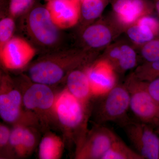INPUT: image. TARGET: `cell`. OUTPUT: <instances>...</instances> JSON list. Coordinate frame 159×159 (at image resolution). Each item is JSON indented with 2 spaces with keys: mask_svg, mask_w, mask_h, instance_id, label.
<instances>
[{
  "mask_svg": "<svg viewBox=\"0 0 159 159\" xmlns=\"http://www.w3.org/2000/svg\"><path fill=\"white\" fill-rule=\"evenodd\" d=\"M64 142L53 133L46 132L39 143V157L41 159H59L62 157Z\"/></svg>",
  "mask_w": 159,
  "mask_h": 159,
  "instance_id": "17",
  "label": "cell"
},
{
  "mask_svg": "<svg viewBox=\"0 0 159 159\" xmlns=\"http://www.w3.org/2000/svg\"><path fill=\"white\" fill-rule=\"evenodd\" d=\"M15 22L10 17L2 19L0 21V49L12 38L15 29Z\"/></svg>",
  "mask_w": 159,
  "mask_h": 159,
  "instance_id": "26",
  "label": "cell"
},
{
  "mask_svg": "<svg viewBox=\"0 0 159 159\" xmlns=\"http://www.w3.org/2000/svg\"><path fill=\"white\" fill-rule=\"evenodd\" d=\"M132 74L135 77L143 81H152L159 77V61L143 62L138 66Z\"/></svg>",
  "mask_w": 159,
  "mask_h": 159,
  "instance_id": "23",
  "label": "cell"
},
{
  "mask_svg": "<svg viewBox=\"0 0 159 159\" xmlns=\"http://www.w3.org/2000/svg\"><path fill=\"white\" fill-rule=\"evenodd\" d=\"M35 53V49L25 40L13 37L0 49L1 63L7 70H21L29 64Z\"/></svg>",
  "mask_w": 159,
  "mask_h": 159,
  "instance_id": "11",
  "label": "cell"
},
{
  "mask_svg": "<svg viewBox=\"0 0 159 159\" xmlns=\"http://www.w3.org/2000/svg\"><path fill=\"white\" fill-rule=\"evenodd\" d=\"M85 68L76 69L70 73L66 79V89L80 101L89 104L94 97Z\"/></svg>",
  "mask_w": 159,
  "mask_h": 159,
  "instance_id": "16",
  "label": "cell"
},
{
  "mask_svg": "<svg viewBox=\"0 0 159 159\" xmlns=\"http://www.w3.org/2000/svg\"><path fill=\"white\" fill-rule=\"evenodd\" d=\"M156 9L159 15V0L156 3Z\"/></svg>",
  "mask_w": 159,
  "mask_h": 159,
  "instance_id": "31",
  "label": "cell"
},
{
  "mask_svg": "<svg viewBox=\"0 0 159 159\" xmlns=\"http://www.w3.org/2000/svg\"><path fill=\"white\" fill-rule=\"evenodd\" d=\"M84 1V0H80V2H83Z\"/></svg>",
  "mask_w": 159,
  "mask_h": 159,
  "instance_id": "34",
  "label": "cell"
},
{
  "mask_svg": "<svg viewBox=\"0 0 159 159\" xmlns=\"http://www.w3.org/2000/svg\"><path fill=\"white\" fill-rule=\"evenodd\" d=\"M10 137V149L12 158L18 157L25 128L28 125H35L32 122L24 121L12 125Z\"/></svg>",
  "mask_w": 159,
  "mask_h": 159,
  "instance_id": "21",
  "label": "cell"
},
{
  "mask_svg": "<svg viewBox=\"0 0 159 159\" xmlns=\"http://www.w3.org/2000/svg\"><path fill=\"white\" fill-rule=\"evenodd\" d=\"M102 159H144L119 138L111 145Z\"/></svg>",
  "mask_w": 159,
  "mask_h": 159,
  "instance_id": "18",
  "label": "cell"
},
{
  "mask_svg": "<svg viewBox=\"0 0 159 159\" xmlns=\"http://www.w3.org/2000/svg\"><path fill=\"white\" fill-rule=\"evenodd\" d=\"M140 48V54L144 62L159 61V39H154Z\"/></svg>",
  "mask_w": 159,
  "mask_h": 159,
  "instance_id": "24",
  "label": "cell"
},
{
  "mask_svg": "<svg viewBox=\"0 0 159 159\" xmlns=\"http://www.w3.org/2000/svg\"><path fill=\"white\" fill-rule=\"evenodd\" d=\"M90 104L80 101L66 88L56 95L54 107L55 120L65 134L74 142L76 148L89 131Z\"/></svg>",
  "mask_w": 159,
  "mask_h": 159,
  "instance_id": "2",
  "label": "cell"
},
{
  "mask_svg": "<svg viewBox=\"0 0 159 159\" xmlns=\"http://www.w3.org/2000/svg\"><path fill=\"white\" fill-rule=\"evenodd\" d=\"M107 0H84L81 2V16L86 21L96 19L102 14Z\"/></svg>",
  "mask_w": 159,
  "mask_h": 159,
  "instance_id": "20",
  "label": "cell"
},
{
  "mask_svg": "<svg viewBox=\"0 0 159 159\" xmlns=\"http://www.w3.org/2000/svg\"><path fill=\"white\" fill-rule=\"evenodd\" d=\"M0 116L12 125L24 121L38 123L34 115L24 108L20 89L7 75L1 76L0 80Z\"/></svg>",
  "mask_w": 159,
  "mask_h": 159,
  "instance_id": "4",
  "label": "cell"
},
{
  "mask_svg": "<svg viewBox=\"0 0 159 159\" xmlns=\"http://www.w3.org/2000/svg\"><path fill=\"white\" fill-rule=\"evenodd\" d=\"M135 24L152 32L155 36L159 34V21L150 15L140 18Z\"/></svg>",
  "mask_w": 159,
  "mask_h": 159,
  "instance_id": "28",
  "label": "cell"
},
{
  "mask_svg": "<svg viewBox=\"0 0 159 159\" xmlns=\"http://www.w3.org/2000/svg\"><path fill=\"white\" fill-rule=\"evenodd\" d=\"M122 126L131 144L143 158L159 159V137L152 125L129 120Z\"/></svg>",
  "mask_w": 159,
  "mask_h": 159,
  "instance_id": "8",
  "label": "cell"
},
{
  "mask_svg": "<svg viewBox=\"0 0 159 159\" xmlns=\"http://www.w3.org/2000/svg\"><path fill=\"white\" fill-rule=\"evenodd\" d=\"M28 79V84L23 86L24 87H19L22 93L24 108L34 115L41 130L48 131L55 120L54 107L56 95L50 86Z\"/></svg>",
  "mask_w": 159,
  "mask_h": 159,
  "instance_id": "3",
  "label": "cell"
},
{
  "mask_svg": "<svg viewBox=\"0 0 159 159\" xmlns=\"http://www.w3.org/2000/svg\"><path fill=\"white\" fill-rule=\"evenodd\" d=\"M94 97L107 93L117 85V74L110 64L100 58L85 68Z\"/></svg>",
  "mask_w": 159,
  "mask_h": 159,
  "instance_id": "12",
  "label": "cell"
},
{
  "mask_svg": "<svg viewBox=\"0 0 159 159\" xmlns=\"http://www.w3.org/2000/svg\"><path fill=\"white\" fill-rule=\"evenodd\" d=\"M119 137L110 129L97 124L89 130L81 144L76 148L77 159H102Z\"/></svg>",
  "mask_w": 159,
  "mask_h": 159,
  "instance_id": "7",
  "label": "cell"
},
{
  "mask_svg": "<svg viewBox=\"0 0 159 159\" xmlns=\"http://www.w3.org/2000/svg\"><path fill=\"white\" fill-rule=\"evenodd\" d=\"M130 98V109L139 121L154 126L159 105L149 94L145 81L137 79L131 74L124 84Z\"/></svg>",
  "mask_w": 159,
  "mask_h": 159,
  "instance_id": "6",
  "label": "cell"
},
{
  "mask_svg": "<svg viewBox=\"0 0 159 159\" xmlns=\"http://www.w3.org/2000/svg\"><path fill=\"white\" fill-rule=\"evenodd\" d=\"M35 125H28L25 128L18 157L24 158L30 156L34 151L38 142V129Z\"/></svg>",
  "mask_w": 159,
  "mask_h": 159,
  "instance_id": "19",
  "label": "cell"
},
{
  "mask_svg": "<svg viewBox=\"0 0 159 159\" xmlns=\"http://www.w3.org/2000/svg\"><path fill=\"white\" fill-rule=\"evenodd\" d=\"M145 84L148 93L159 105V77L148 82L145 81Z\"/></svg>",
  "mask_w": 159,
  "mask_h": 159,
  "instance_id": "29",
  "label": "cell"
},
{
  "mask_svg": "<svg viewBox=\"0 0 159 159\" xmlns=\"http://www.w3.org/2000/svg\"><path fill=\"white\" fill-rule=\"evenodd\" d=\"M124 30L113 16L100 20L84 29L83 42L89 49H106Z\"/></svg>",
  "mask_w": 159,
  "mask_h": 159,
  "instance_id": "10",
  "label": "cell"
},
{
  "mask_svg": "<svg viewBox=\"0 0 159 159\" xmlns=\"http://www.w3.org/2000/svg\"><path fill=\"white\" fill-rule=\"evenodd\" d=\"M100 97L95 111L97 124L115 122L123 125L129 121L127 112L130 108V98L124 84H117Z\"/></svg>",
  "mask_w": 159,
  "mask_h": 159,
  "instance_id": "5",
  "label": "cell"
},
{
  "mask_svg": "<svg viewBox=\"0 0 159 159\" xmlns=\"http://www.w3.org/2000/svg\"><path fill=\"white\" fill-rule=\"evenodd\" d=\"M113 10V16L124 31L140 18L150 15L152 11L145 0H115Z\"/></svg>",
  "mask_w": 159,
  "mask_h": 159,
  "instance_id": "15",
  "label": "cell"
},
{
  "mask_svg": "<svg viewBox=\"0 0 159 159\" xmlns=\"http://www.w3.org/2000/svg\"><path fill=\"white\" fill-rule=\"evenodd\" d=\"M154 126H157V128H159V106L157 114L156 120Z\"/></svg>",
  "mask_w": 159,
  "mask_h": 159,
  "instance_id": "30",
  "label": "cell"
},
{
  "mask_svg": "<svg viewBox=\"0 0 159 159\" xmlns=\"http://www.w3.org/2000/svg\"><path fill=\"white\" fill-rule=\"evenodd\" d=\"M46 8L54 24L59 29L76 25L81 16L80 0H51Z\"/></svg>",
  "mask_w": 159,
  "mask_h": 159,
  "instance_id": "14",
  "label": "cell"
},
{
  "mask_svg": "<svg viewBox=\"0 0 159 159\" xmlns=\"http://www.w3.org/2000/svg\"><path fill=\"white\" fill-rule=\"evenodd\" d=\"M96 54L85 50L61 51L45 55L29 65L27 77L32 82L49 86L66 79L76 69L85 68L95 61Z\"/></svg>",
  "mask_w": 159,
  "mask_h": 159,
  "instance_id": "1",
  "label": "cell"
},
{
  "mask_svg": "<svg viewBox=\"0 0 159 159\" xmlns=\"http://www.w3.org/2000/svg\"><path fill=\"white\" fill-rule=\"evenodd\" d=\"M27 28L31 37L39 44L52 47L58 43L60 33L46 7L38 6L28 16Z\"/></svg>",
  "mask_w": 159,
  "mask_h": 159,
  "instance_id": "9",
  "label": "cell"
},
{
  "mask_svg": "<svg viewBox=\"0 0 159 159\" xmlns=\"http://www.w3.org/2000/svg\"><path fill=\"white\" fill-rule=\"evenodd\" d=\"M44 1H47V2H49L50 1H51V0H44Z\"/></svg>",
  "mask_w": 159,
  "mask_h": 159,
  "instance_id": "33",
  "label": "cell"
},
{
  "mask_svg": "<svg viewBox=\"0 0 159 159\" xmlns=\"http://www.w3.org/2000/svg\"><path fill=\"white\" fill-rule=\"evenodd\" d=\"M157 133L159 134V128H157Z\"/></svg>",
  "mask_w": 159,
  "mask_h": 159,
  "instance_id": "32",
  "label": "cell"
},
{
  "mask_svg": "<svg viewBox=\"0 0 159 159\" xmlns=\"http://www.w3.org/2000/svg\"><path fill=\"white\" fill-rule=\"evenodd\" d=\"M11 129L8 126L0 124V153L1 159L12 158L10 146Z\"/></svg>",
  "mask_w": 159,
  "mask_h": 159,
  "instance_id": "25",
  "label": "cell"
},
{
  "mask_svg": "<svg viewBox=\"0 0 159 159\" xmlns=\"http://www.w3.org/2000/svg\"><path fill=\"white\" fill-rule=\"evenodd\" d=\"M125 31L129 40L140 47L154 39L156 36L152 32L137 24L128 27Z\"/></svg>",
  "mask_w": 159,
  "mask_h": 159,
  "instance_id": "22",
  "label": "cell"
},
{
  "mask_svg": "<svg viewBox=\"0 0 159 159\" xmlns=\"http://www.w3.org/2000/svg\"><path fill=\"white\" fill-rule=\"evenodd\" d=\"M35 0H10L9 13L16 17L25 13L32 7Z\"/></svg>",
  "mask_w": 159,
  "mask_h": 159,
  "instance_id": "27",
  "label": "cell"
},
{
  "mask_svg": "<svg viewBox=\"0 0 159 159\" xmlns=\"http://www.w3.org/2000/svg\"><path fill=\"white\" fill-rule=\"evenodd\" d=\"M101 58L110 64L117 74H124L138 66L136 51L129 43L122 41L111 44Z\"/></svg>",
  "mask_w": 159,
  "mask_h": 159,
  "instance_id": "13",
  "label": "cell"
}]
</instances>
